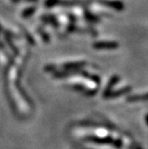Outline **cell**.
<instances>
[{"label": "cell", "instance_id": "obj_1", "mask_svg": "<svg viewBox=\"0 0 148 149\" xmlns=\"http://www.w3.org/2000/svg\"><path fill=\"white\" fill-rule=\"evenodd\" d=\"M118 47L119 44L114 41H100L94 44V47L97 49H113Z\"/></svg>", "mask_w": 148, "mask_h": 149}, {"label": "cell", "instance_id": "obj_7", "mask_svg": "<svg viewBox=\"0 0 148 149\" xmlns=\"http://www.w3.org/2000/svg\"><path fill=\"white\" fill-rule=\"evenodd\" d=\"M13 1H15V2H18V1H17V0H13Z\"/></svg>", "mask_w": 148, "mask_h": 149}, {"label": "cell", "instance_id": "obj_6", "mask_svg": "<svg viewBox=\"0 0 148 149\" xmlns=\"http://www.w3.org/2000/svg\"><path fill=\"white\" fill-rule=\"evenodd\" d=\"M29 2H35V0H28Z\"/></svg>", "mask_w": 148, "mask_h": 149}, {"label": "cell", "instance_id": "obj_5", "mask_svg": "<svg viewBox=\"0 0 148 149\" xmlns=\"http://www.w3.org/2000/svg\"><path fill=\"white\" fill-rule=\"evenodd\" d=\"M56 1L57 0H48V1H47V3H46V6H55L56 4Z\"/></svg>", "mask_w": 148, "mask_h": 149}, {"label": "cell", "instance_id": "obj_3", "mask_svg": "<svg viewBox=\"0 0 148 149\" xmlns=\"http://www.w3.org/2000/svg\"><path fill=\"white\" fill-rule=\"evenodd\" d=\"M84 63H68V64H65V67L68 69H72V68H77V67H79L83 65Z\"/></svg>", "mask_w": 148, "mask_h": 149}, {"label": "cell", "instance_id": "obj_4", "mask_svg": "<svg viewBox=\"0 0 148 149\" xmlns=\"http://www.w3.org/2000/svg\"><path fill=\"white\" fill-rule=\"evenodd\" d=\"M35 11V8L34 7H31L29 10H27V11H24L23 12V16H28V15H30L31 13H33Z\"/></svg>", "mask_w": 148, "mask_h": 149}, {"label": "cell", "instance_id": "obj_2", "mask_svg": "<svg viewBox=\"0 0 148 149\" xmlns=\"http://www.w3.org/2000/svg\"><path fill=\"white\" fill-rule=\"evenodd\" d=\"M102 3L104 4L106 6H109L116 11H122L124 9V4L122 1H119V0H113V1H110V0H104V1H103Z\"/></svg>", "mask_w": 148, "mask_h": 149}]
</instances>
